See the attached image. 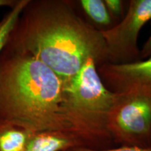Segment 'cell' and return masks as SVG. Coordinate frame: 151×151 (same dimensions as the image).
<instances>
[{
	"instance_id": "4fadbf2b",
	"label": "cell",
	"mask_w": 151,
	"mask_h": 151,
	"mask_svg": "<svg viewBox=\"0 0 151 151\" xmlns=\"http://www.w3.org/2000/svg\"><path fill=\"white\" fill-rule=\"evenodd\" d=\"M151 56V34L140 50V60H144Z\"/></svg>"
},
{
	"instance_id": "7c38bea8",
	"label": "cell",
	"mask_w": 151,
	"mask_h": 151,
	"mask_svg": "<svg viewBox=\"0 0 151 151\" xmlns=\"http://www.w3.org/2000/svg\"><path fill=\"white\" fill-rule=\"evenodd\" d=\"M109 14L115 18L122 16L123 1L121 0H104Z\"/></svg>"
},
{
	"instance_id": "5bb4252c",
	"label": "cell",
	"mask_w": 151,
	"mask_h": 151,
	"mask_svg": "<svg viewBox=\"0 0 151 151\" xmlns=\"http://www.w3.org/2000/svg\"><path fill=\"white\" fill-rule=\"evenodd\" d=\"M17 0H0V7L12 8L16 3Z\"/></svg>"
},
{
	"instance_id": "277c9868",
	"label": "cell",
	"mask_w": 151,
	"mask_h": 151,
	"mask_svg": "<svg viewBox=\"0 0 151 151\" xmlns=\"http://www.w3.org/2000/svg\"><path fill=\"white\" fill-rule=\"evenodd\" d=\"M117 94L107 122L113 143L118 146L150 148L151 95Z\"/></svg>"
},
{
	"instance_id": "9c48e42d",
	"label": "cell",
	"mask_w": 151,
	"mask_h": 151,
	"mask_svg": "<svg viewBox=\"0 0 151 151\" xmlns=\"http://www.w3.org/2000/svg\"><path fill=\"white\" fill-rule=\"evenodd\" d=\"M29 1V0H17L14 6L10 8V10L0 20V55L6 44L19 17Z\"/></svg>"
},
{
	"instance_id": "3957f363",
	"label": "cell",
	"mask_w": 151,
	"mask_h": 151,
	"mask_svg": "<svg viewBox=\"0 0 151 151\" xmlns=\"http://www.w3.org/2000/svg\"><path fill=\"white\" fill-rule=\"evenodd\" d=\"M117 95L106 87L92 58L65 83L66 116L73 133L88 148H109L113 143L107 122Z\"/></svg>"
},
{
	"instance_id": "6da1fadb",
	"label": "cell",
	"mask_w": 151,
	"mask_h": 151,
	"mask_svg": "<svg viewBox=\"0 0 151 151\" xmlns=\"http://www.w3.org/2000/svg\"><path fill=\"white\" fill-rule=\"evenodd\" d=\"M4 48L35 58L64 83L90 58L97 67L107 63L101 30L84 20L67 0H29Z\"/></svg>"
},
{
	"instance_id": "7a4b0ae2",
	"label": "cell",
	"mask_w": 151,
	"mask_h": 151,
	"mask_svg": "<svg viewBox=\"0 0 151 151\" xmlns=\"http://www.w3.org/2000/svg\"><path fill=\"white\" fill-rule=\"evenodd\" d=\"M0 122L32 133L75 134L66 116L62 79L33 57L6 48L0 55Z\"/></svg>"
},
{
	"instance_id": "8fae6325",
	"label": "cell",
	"mask_w": 151,
	"mask_h": 151,
	"mask_svg": "<svg viewBox=\"0 0 151 151\" xmlns=\"http://www.w3.org/2000/svg\"><path fill=\"white\" fill-rule=\"evenodd\" d=\"M67 151H151V148H142L133 146H118L117 148L97 149L87 148V147H78V148L70 149Z\"/></svg>"
},
{
	"instance_id": "52a82bcc",
	"label": "cell",
	"mask_w": 151,
	"mask_h": 151,
	"mask_svg": "<svg viewBox=\"0 0 151 151\" xmlns=\"http://www.w3.org/2000/svg\"><path fill=\"white\" fill-rule=\"evenodd\" d=\"M87 147L82 139L72 133L47 131L32 134L24 151H67Z\"/></svg>"
},
{
	"instance_id": "8992f818",
	"label": "cell",
	"mask_w": 151,
	"mask_h": 151,
	"mask_svg": "<svg viewBox=\"0 0 151 151\" xmlns=\"http://www.w3.org/2000/svg\"><path fill=\"white\" fill-rule=\"evenodd\" d=\"M97 71L113 92L151 95V56L129 63H105L98 66Z\"/></svg>"
},
{
	"instance_id": "5b68a950",
	"label": "cell",
	"mask_w": 151,
	"mask_h": 151,
	"mask_svg": "<svg viewBox=\"0 0 151 151\" xmlns=\"http://www.w3.org/2000/svg\"><path fill=\"white\" fill-rule=\"evenodd\" d=\"M151 20V0H132L125 16L118 24L101 30L106 48L107 63L123 64L140 60L138 39Z\"/></svg>"
},
{
	"instance_id": "ba28073f",
	"label": "cell",
	"mask_w": 151,
	"mask_h": 151,
	"mask_svg": "<svg viewBox=\"0 0 151 151\" xmlns=\"http://www.w3.org/2000/svg\"><path fill=\"white\" fill-rule=\"evenodd\" d=\"M32 132L0 122V151H24Z\"/></svg>"
},
{
	"instance_id": "30bf717a",
	"label": "cell",
	"mask_w": 151,
	"mask_h": 151,
	"mask_svg": "<svg viewBox=\"0 0 151 151\" xmlns=\"http://www.w3.org/2000/svg\"><path fill=\"white\" fill-rule=\"evenodd\" d=\"M79 4L87 16L96 24L103 26L111 24V16L104 0H81Z\"/></svg>"
}]
</instances>
